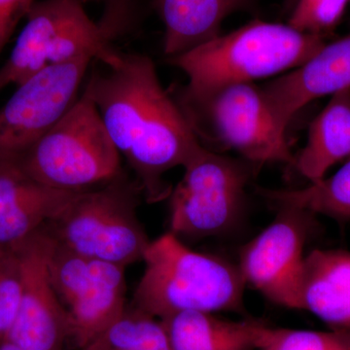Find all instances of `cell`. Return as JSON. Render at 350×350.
<instances>
[{
    "instance_id": "1",
    "label": "cell",
    "mask_w": 350,
    "mask_h": 350,
    "mask_svg": "<svg viewBox=\"0 0 350 350\" xmlns=\"http://www.w3.org/2000/svg\"><path fill=\"white\" fill-rule=\"evenodd\" d=\"M88 80L85 91L100 112L120 155L148 202L167 199L165 174L185 167L202 148L178 103L163 89L149 57L125 54Z\"/></svg>"
},
{
    "instance_id": "2",
    "label": "cell",
    "mask_w": 350,
    "mask_h": 350,
    "mask_svg": "<svg viewBox=\"0 0 350 350\" xmlns=\"http://www.w3.org/2000/svg\"><path fill=\"white\" fill-rule=\"evenodd\" d=\"M325 44L326 38L257 19L169 62L188 76L180 101H199L223 88L299 68Z\"/></svg>"
},
{
    "instance_id": "3",
    "label": "cell",
    "mask_w": 350,
    "mask_h": 350,
    "mask_svg": "<svg viewBox=\"0 0 350 350\" xmlns=\"http://www.w3.org/2000/svg\"><path fill=\"white\" fill-rule=\"evenodd\" d=\"M133 308L158 319L184 312H241L245 282L238 266L196 252L167 232L145 251Z\"/></svg>"
},
{
    "instance_id": "4",
    "label": "cell",
    "mask_w": 350,
    "mask_h": 350,
    "mask_svg": "<svg viewBox=\"0 0 350 350\" xmlns=\"http://www.w3.org/2000/svg\"><path fill=\"white\" fill-rule=\"evenodd\" d=\"M12 160L41 183L70 192L96 188L124 174L121 155L85 90L56 125Z\"/></svg>"
},
{
    "instance_id": "5",
    "label": "cell",
    "mask_w": 350,
    "mask_h": 350,
    "mask_svg": "<svg viewBox=\"0 0 350 350\" xmlns=\"http://www.w3.org/2000/svg\"><path fill=\"white\" fill-rule=\"evenodd\" d=\"M137 182L125 175L82 191L45 225L59 245L94 259L126 267L144 261L149 241L138 220Z\"/></svg>"
},
{
    "instance_id": "6",
    "label": "cell",
    "mask_w": 350,
    "mask_h": 350,
    "mask_svg": "<svg viewBox=\"0 0 350 350\" xmlns=\"http://www.w3.org/2000/svg\"><path fill=\"white\" fill-rule=\"evenodd\" d=\"M109 19L96 24L81 0H41L32 5L10 56L0 68V91L48 66L91 57L107 66L119 61Z\"/></svg>"
},
{
    "instance_id": "7",
    "label": "cell",
    "mask_w": 350,
    "mask_h": 350,
    "mask_svg": "<svg viewBox=\"0 0 350 350\" xmlns=\"http://www.w3.org/2000/svg\"><path fill=\"white\" fill-rule=\"evenodd\" d=\"M251 163L202 146L170 193V232L200 239L231 229L245 202Z\"/></svg>"
},
{
    "instance_id": "8",
    "label": "cell",
    "mask_w": 350,
    "mask_h": 350,
    "mask_svg": "<svg viewBox=\"0 0 350 350\" xmlns=\"http://www.w3.org/2000/svg\"><path fill=\"white\" fill-rule=\"evenodd\" d=\"M198 137L215 138L248 162H280L295 167L285 131L278 128L261 88L231 85L199 101L176 100Z\"/></svg>"
},
{
    "instance_id": "9",
    "label": "cell",
    "mask_w": 350,
    "mask_h": 350,
    "mask_svg": "<svg viewBox=\"0 0 350 350\" xmlns=\"http://www.w3.org/2000/svg\"><path fill=\"white\" fill-rule=\"evenodd\" d=\"M49 269L70 319L71 340L80 349L126 312L125 267L82 256L54 241Z\"/></svg>"
},
{
    "instance_id": "10",
    "label": "cell",
    "mask_w": 350,
    "mask_h": 350,
    "mask_svg": "<svg viewBox=\"0 0 350 350\" xmlns=\"http://www.w3.org/2000/svg\"><path fill=\"white\" fill-rule=\"evenodd\" d=\"M93 61L84 57L48 66L18 85L0 109V160L17 158L63 118Z\"/></svg>"
},
{
    "instance_id": "11",
    "label": "cell",
    "mask_w": 350,
    "mask_h": 350,
    "mask_svg": "<svg viewBox=\"0 0 350 350\" xmlns=\"http://www.w3.org/2000/svg\"><path fill=\"white\" fill-rule=\"evenodd\" d=\"M276 208L275 220L241 250L238 267L246 285L276 305L297 310L304 248L314 214L298 207Z\"/></svg>"
},
{
    "instance_id": "12",
    "label": "cell",
    "mask_w": 350,
    "mask_h": 350,
    "mask_svg": "<svg viewBox=\"0 0 350 350\" xmlns=\"http://www.w3.org/2000/svg\"><path fill=\"white\" fill-rule=\"evenodd\" d=\"M53 243L44 226L16 245L22 267V292L17 317L5 340L24 350H64L71 338L68 313L51 280Z\"/></svg>"
},
{
    "instance_id": "13",
    "label": "cell",
    "mask_w": 350,
    "mask_h": 350,
    "mask_svg": "<svg viewBox=\"0 0 350 350\" xmlns=\"http://www.w3.org/2000/svg\"><path fill=\"white\" fill-rule=\"evenodd\" d=\"M261 88L280 130L312 101L350 88V32L326 43L305 64Z\"/></svg>"
},
{
    "instance_id": "14",
    "label": "cell",
    "mask_w": 350,
    "mask_h": 350,
    "mask_svg": "<svg viewBox=\"0 0 350 350\" xmlns=\"http://www.w3.org/2000/svg\"><path fill=\"white\" fill-rule=\"evenodd\" d=\"M78 193L41 183L12 159L0 160V248L18 245L42 229Z\"/></svg>"
},
{
    "instance_id": "15",
    "label": "cell",
    "mask_w": 350,
    "mask_h": 350,
    "mask_svg": "<svg viewBox=\"0 0 350 350\" xmlns=\"http://www.w3.org/2000/svg\"><path fill=\"white\" fill-rule=\"evenodd\" d=\"M331 329L350 328V252L315 250L304 260L298 308Z\"/></svg>"
},
{
    "instance_id": "16",
    "label": "cell",
    "mask_w": 350,
    "mask_h": 350,
    "mask_svg": "<svg viewBox=\"0 0 350 350\" xmlns=\"http://www.w3.org/2000/svg\"><path fill=\"white\" fill-rule=\"evenodd\" d=\"M256 0H154L165 25L163 52L179 56L220 36L226 18L250 10Z\"/></svg>"
},
{
    "instance_id": "17",
    "label": "cell",
    "mask_w": 350,
    "mask_h": 350,
    "mask_svg": "<svg viewBox=\"0 0 350 350\" xmlns=\"http://www.w3.org/2000/svg\"><path fill=\"white\" fill-rule=\"evenodd\" d=\"M172 350H257L264 322L229 320L216 313L184 312L161 319Z\"/></svg>"
},
{
    "instance_id": "18",
    "label": "cell",
    "mask_w": 350,
    "mask_h": 350,
    "mask_svg": "<svg viewBox=\"0 0 350 350\" xmlns=\"http://www.w3.org/2000/svg\"><path fill=\"white\" fill-rule=\"evenodd\" d=\"M350 158V88L331 96L308 129V142L295 167L310 183L326 177L336 163Z\"/></svg>"
},
{
    "instance_id": "19",
    "label": "cell",
    "mask_w": 350,
    "mask_h": 350,
    "mask_svg": "<svg viewBox=\"0 0 350 350\" xmlns=\"http://www.w3.org/2000/svg\"><path fill=\"white\" fill-rule=\"evenodd\" d=\"M273 206H293L338 221H350V158L330 177L296 190L259 189Z\"/></svg>"
},
{
    "instance_id": "20",
    "label": "cell",
    "mask_w": 350,
    "mask_h": 350,
    "mask_svg": "<svg viewBox=\"0 0 350 350\" xmlns=\"http://www.w3.org/2000/svg\"><path fill=\"white\" fill-rule=\"evenodd\" d=\"M81 350H172L160 319L130 306Z\"/></svg>"
},
{
    "instance_id": "21",
    "label": "cell",
    "mask_w": 350,
    "mask_h": 350,
    "mask_svg": "<svg viewBox=\"0 0 350 350\" xmlns=\"http://www.w3.org/2000/svg\"><path fill=\"white\" fill-rule=\"evenodd\" d=\"M257 350H350V328L312 331L264 323Z\"/></svg>"
},
{
    "instance_id": "22",
    "label": "cell",
    "mask_w": 350,
    "mask_h": 350,
    "mask_svg": "<svg viewBox=\"0 0 350 350\" xmlns=\"http://www.w3.org/2000/svg\"><path fill=\"white\" fill-rule=\"evenodd\" d=\"M349 0H298L288 15L295 31L326 38L344 17Z\"/></svg>"
},
{
    "instance_id": "23",
    "label": "cell",
    "mask_w": 350,
    "mask_h": 350,
    "mask_svg": "<svg viewBox=\"0 0 350 350\" xmlns=\"http://www.w3.org/2000/svg\"><path fill=\"white\" fill-rule=\"evenodd\" d=\"M22 292V267L17 247L0 248V344L12 328Z\"/></svg>"
},
{
    "instance_id": "24",
    "label": "cell",
    "mask_w": 350,
    "mask_h": 350,
    "mask_svg": "<svg viewBox=\"0 0 350 350\" xmlns=\"http://www.w3.org/2000/svg\"><path fill=\"white\" fill-rule=\"evenodd\" d=\"M36 0H0V54Z\"/></svg>"
},
{
    "instance_id": "25",
    "label": "cell",
    "mask_w": 350,
    "mask_h": 350,
    "mask_svg": "<svg viewBox=\"0 0 350 350\" xmlns=\"http://www.w3.org/2000/svg\"><path fill=\"white\" fill-rule=\"evenodd\" d=\"M0 350H24L21 349L20 347L13 344V342H9V340H3L0 344Z\"/></svg>"
},
{
    "instance_id": "26",
    "label": "cell",
    "mask_w": 350,
    "mask_h": 350,
    "mask_svg": "<svg viewBox=\"0 0 350 350\" xmlns=\"http://www.w3.org/2000/svg\"><path fill=\"white\" fill-rule=\"evenodd\" d=\"M297 2H298V0H284V11L288 13V15L293 10Z\"/></svg>"
},
{
    "instance_id": "27",
    "label": "cell",
    "mask_w": 350,
    "mask_h": 350,
    "mask_svg": "<svg viewBox=\"0 0 350 350\" xmlns=\"http://www.w3.org/2000/svg\"><path fill=\"white\" fill-rule=\"evenodd\" d=\"M349 2H350V0H349Z\"/></svg>"
}]
</instances>
